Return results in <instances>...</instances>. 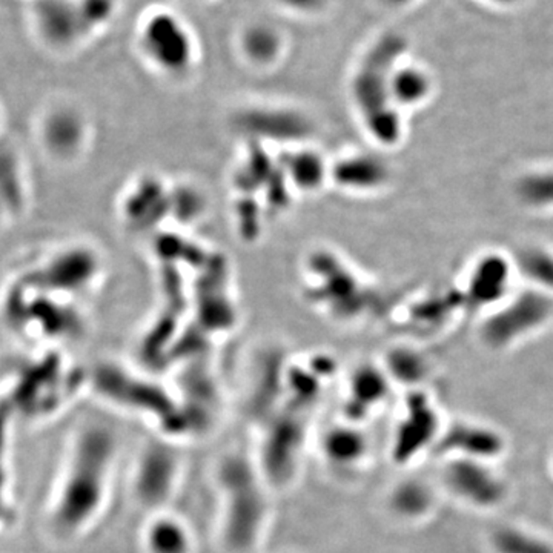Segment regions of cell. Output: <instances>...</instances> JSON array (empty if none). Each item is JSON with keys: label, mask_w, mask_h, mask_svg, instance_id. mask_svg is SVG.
I'll return each instance as SVG.
<instances>
[{"label": "cell", "mask_w": 553, "mask_h": 553, "mask_svg": "<svg viewBox=\"0 0 553 553\" xmlns=\"http://www.w3.org/2000/svg\"><path fill=\"white\" fill-rule=\"evenodd\" d=\"M114 454L116 440L102 426H91L79 435L55 504V519L60 530L73 534L99 512Z\"/></svg>", "instance_id": "obj_1"}, {"label": "cell", "mask_w": 553, "mask_h": 553, "mask_svg": "<svg viewBox=\"0 0 553 553\" xmlns=\"http://www.w3.org/2000/svg\"><path fill=\"white\" fill-rule=\"evenodd\" d=\"M437 430V417L429 401L420 392L407 398L406 417L398 426L394 446V458L398 463L409 461L425 446L429 445Z\"/></svg>", "instance_id": "obj_8"}, {"label": "cell", "mask_w": 553, "mask_h": 553, "mask_svg": "<svg viewBox=\"0 0 553 553\" xmlns=\"http://www.w3.org/2000/svg\"><path fill=\"white\" fill-rule=\"evenodd\" d=\"M177 461L165 446H153L145 454L138 470L137 490L148 504L162 503L173 489Z\"/></svg>", "instance_id": "obj_10"}, {"label": "cell", "mask_w": 553, "mask_h": 553, "mask_svg": "<svg viewBox=\"0 0 553 553\" xmlns=\"http://www.w3.org/2000/svg\"><path fill=\"white\" fill-rule=\"evenodd\" d=\"M387 392L385 377L374 367H363L352 378L351 398L346 412L352 420H361L372 406L383 400Z\"/></svg>", "instance_id": "obj_13"}, {"label": "cell", "mask_w": 553, "mask_h": 553, "mask_svg": "<svg viewBox=\"0 0 553 553\" xmlns=\"http://www.w3.org/2000/svg\"><path fill=\"white\" fill-rule=\"evenodd\" d=\"M28 19L46 50L62 55L89 42L75 0H31Z\"/></svg>", "instance_id": "obj_5"}, {"label": "cell", "mask_w": 553, "mask_h": 553, "mask_svg": "<svg viewBox=\"0 0 553 553\" xmlns=\"http://www.w3.org/2000/svg\"><path fill=\"white\" fill-rule=\"evenodd\" d=\"M519 269L528 280L553 289V256L544 249H526L518 258Z\"/></svg>", "instance_id": "obj_20"}, {"label": "cell", "mask_w": 553, "mask_h": 553, "mask_svg": "<svg viewBox=\"0 0 553 553\" xmlns=\"http://www.w3.org/2000/svg\"><path fill=\"white\" fill-rule=\"evenodd\" d=\"M148 548L153 553H188V532L176 519H158L149 528Z\"/></svg>", "instance_id": "obj_15"}, {"label": "cell", "mask_w": 553, "mask_h": 553, "mask_svg": "<svg viewBox=\"0 0 553 553\" xmlns=\"http://www.w3.org/2000/svg\"><path fill=\"white\" fill-rule=\"evenodd\" d=\"M518 194L530 206H553V171L528 174L519 182Z\"/></svg>", "instance_id": "obj_19"}, {"label": "cell", "mask_w": 553, "mask_h": 553, "mask_svg": "<svg viewBox=\"0 0 553 553\" xmlns=\"http://www.w3.org/2000/svg\"><path fill=\"white\" fill-rule=\"evenodd\" d=\"M389 367L397 380L415 383L425 376V361L418 354L410 351H396L389 357Z\"/></svg>", "instance_id": "obj_23"}, {"label": "cell", "mask_w": 553, "mask_h": 553, "mask_svg": "<svg viewBox=\"0 0 553 553\" xmlns=\"http://www.w3.org/2000/svg\"><path fill=\"white\" fill-rule=\"evenodd\" d=\"M226 494V541L236 550H247L257 541L266 517V499L251 465L234 457L220 468Z\"/></svg>", "instance_id": "obj_4"}, {"label": "cell", "mask_w": 553, "mask_h": 553, "mask_svg": "<svg viewBox=\"0 0 553 553\" xmlns=\"http://www.w3.org/2000/svg\"><path fill=\"white\" fill-rule=\"evenodd\" d=\"M509 282V267L499 257L484 258L470 278V297L481 303H492L503 296Z\"/></svg>", "instance_id": "obj_14"}, {"label": "cell", "mask_w": 553, "mask_h": 553, "mask_svg": "<svg viewBox=\"0 0 553 553\" xmlns=\"http://www.w3.org/2000/svg\"><path fill=\"white\" fill-rule=\"evenodd\" d=\"M287 45L282 28L267 20L247 22L236 37L238 57L257 71H266L282 64Z\"/></svg>", "instance_id": "obj_7"}, {"label": "cell", "mask_w": 553, "mask_h": 553, "mask_svg": "<svg viewBox=\"0 0 553 553\" xmlns=\"http://www.w3.org/2000/svg\"><path fill=\"white\" fill-rule=\"evenodd\" d=\"M136 45L145 64L160 77H188L198 64V40L183 15L168 6H151L140 15Z\"/></svg>", "instance_id": "obj_2"}, {"label": "cell", "mask_w": 553, "mask_h": 553, "mask_svg": "<svg viewBox=\"0 0 553 553\" xmlns=\"http://www.w3.org/2000/svg\"><path fill=\"white\" fill-rule=\"evenodd\" d=\"M390 89L396 104H418L429 93V80L418 69H401L392 73Z\"/></svg>", "instance_id": "obj_18"}, {"label": "cell", "mask_w": 553, "mask_h": 553, "mask_svg": "<svg viewBox=\"0 0 553 553\" xmlns=\"http://www.w3.org/2000/svg\"><path fill=\"white\" fill-rule=\"evenodd\" d=\"M498 2H510V0H498Z\"/></svg>", "instance_id": "obj_27"}, {"label": "cell", "mask_w": 553, "mask_h": 553, "mask_svg": "<svg viewBox=\"0 0 553 553\" xmlns=\"http://www.w3.org/2000/svg\"><path fill=\"white\" fill-rule=\"evenodd\" d=\"M182 2H186V4H191V5H206V4L213 2V0H182Z\"/></svg>", "instance_id": "obj_25"}, {"label": "cell", "mask_w": 553, "mask_h": 553, "mask_svg": "<svg viewBox=\"0 0 553 553\" xmlns=\"http://www.w3.org/2000/svg\"><path fill=\"white\" fill-rule=\"evenodd\" d=\"M552 312L548 297L537 292L521 294L504 307L484 327V337L492 346H506L518 337L538 327Z\"/></svg>", "instance_id": "obj_6"}, {"label": "cell", "mask_w": 553, "mask_h": 553, "mask_svg": "<svg viewBox=\"0 0 553 553\" xmlns=\"http://www.w3.org/2000/svg\"><path fill=\"white\" fill-rule=\"evenodd\" d=\"M327 457L338 465H349L360 458L365 450V438L357 430L338 427L327 434L325 440Z\"/></svg>", "instance_id": "obj_17"}, {"label": "cell", "mask_w": 553, "mask_h": 553, "mask_svg": "<svg viewBox=\"0 0 553 553\" xmlns=\"http://www.w3.org/2000/svg\"><path fill=\"white\" fill-rule=\"evenodd\" d=\"M501 449H503V441L498 434L478 426H452L440 441V450L443 452L457 450L479 458L495 457Z\"/></svg>", "instance_id": "obj_11"}, {"label": "cell", "mask_w": 553, "mask_h": 553, "mask_svg": "<svg viewBox=\"0 0 553 553\" xmlns=\"http://www.w3.org/2000/svg\"><path fill=\"white\" fill-rule=\"evenodd\" d=\"M334 176L341 186L354 189H372L381 186L387 178V169L380 158L354 156L343 158L334 168Z\"/></svg>", "instance_id": "obj_12"}, {"label": "cell", "mask_w": 553, "mask_h": 553, "mask_svg": "<svg viewBox=\"0 0 553 553\" xmlns=\"http://www.w3.org/2000/svg\"><path fill=\"white\" fill-rule=\"evenodd\" d=\"M75 2L89 40L108 30L119 15V0H75Z\"/></svg>", "instance_id": "obj_16"}, {"label": "cell", "mask_w": 553, "mask_h": 553, "mask_svg": "<svg viewBox=\"0 0 553 553\" xmlns=\"http://www.w3.org/2000/svg\"><path fill=\"white\" fill-rule=\"evenodd\" d=\"M403 50L405 40L400 35H385L367 53L352 82V95L367 128L385 144L396 142L400 129L390 89V69Z\"/></svg>", "instance_id": "obj_3"}, {"label": "cell", "mask_w": 553, "mask_h": 553, "mask_svg": "<svg viewBox=\"0 0 553 553\" xmlns=\"http://www.w3.org/2000/svg\"><path fill=\"white\" fill-rule=\"evenodd\" d=\"M429 492L417 483H406L394 495V506L403 515H420L429 506Z\"/></svg>", "instance_id": "obj_22"}, {"label": "cell", "mask_w": 553, "mask_h": 553, "mask_svg": "<svg viewBox=\"0 0 553 553\" xmlns=\"http://www.w3.org/2000/svg\"><path fill=\"white\" fill-rule=\"evenodd\" d=\"M327 0H274L280 10L292 15H318Z\"/></svg>", "instance_id": "obj_24"}, {"label": "cell", "mask_w": 553, "mask_h": 553, "mask_svg": "<svg viewBox=\"0 0 553 553\" xmlns=\"http://www.w3.org/2000/svg\"><path fill=\"white\" fill-rule=\"evenodd\" d=\"M386 4H389V5H403L406 2H409V0H385Z\"/></svg>", "instance_id": "obj_26"}, {"label": "cell", "mask_w": 553, "mask_h": 553, "mask_svg": "<svg viewBox=\"0 0 553 553\" xmlns=\"http://www.w3.org/2000/svg\"><path fill=\"white\" fill-rule=\"evenodd\" d=\"M447 481L457 494L479 506H492L503 498V484L474 459H458L452 463L447 470Z\"/></svg>", "instance_id": "obj_9"}, {"label": "cell", "mask_w": 553, "mask_h": 553, "mask_svg": "<svg viewBox=\"0 0 553 553\" xmlns=\"http://www.w3.org/2000/svg\"><path fill=\"white\" fill-rule=\"evenodd\" d=\"M495 548L499 553H553L548 544L514 528H504L495 535Z\"/></svg>", "instance_id": "obj_21"}]
</instances>
